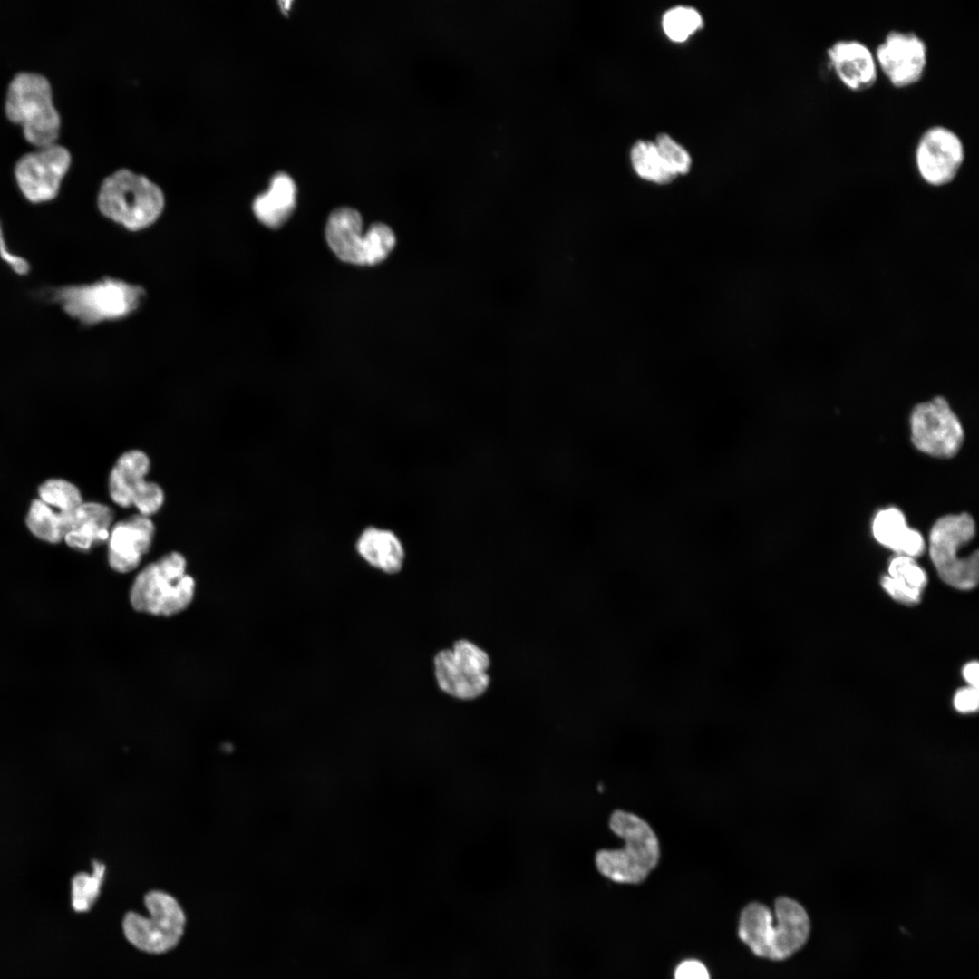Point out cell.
<instances>
[{
    "mask_svg": "<svg viewBox=\"0 0 979 979\" xmlns=\"http://www.w3.org/2000/svg\"><path fill=\"white\" fill-rule=\"evenodd\" d=\"M809 931V918L802 906L780 897L775 900L773 913L759 902L747 905L740 916L738 935L755 955L781 961L805 945Z\"/></svg>",
    "mask_w": 979,
    "mask_h": 979,
    "instance_id": "cell-1",
    "label": "cell"
},
{
    "mask_svg": "<svg viewBox=\"0 0 979 979\" xmlns=\"http://www.w3.org/2000/svg\"><path fill=\"white\" fill-rule=\"evenodd\" d=\"M609 828L623 838L625 847L597 851L595 857L597 870L616 883L643 882L660 858V846L654 831L637 815L620 809L611 814Z\"/></svg>",
    "mask_w": 979,
    "mask_h": 979,
    "instance_id": "cell-2",
    "label": "cell"
},
{
    "mask_svg": "<svg viewBox=\"0 0 979 979\" xmlns=\"http://www.w3.org/2000/svg\"><path fill=\"white\" fill-rule=\"evenodd\" d=\"M82 325H93L123 319L134 313L145 298V290L116 278L91 284L63 286L48 290L46 296Z\"/></svg>",
    "mask_w": 979,
    "mask_h": 979,
    "instance_id": "cell-3",
    "label": "cell"
},
{
    "mask_svg": "<svg viewBox=\"0 0 979 979\" xmlns=\"http://www.w3.org/2000/svg\"><path fill=\"white\" fill-rule=\"evenodd\" d=\"M195 589V580L187 573L186 558L172 551L137 574L131 586L130 602L138 612L170 616L190 605Z\"/></svg>",
    "mask_w": 979,
    "mask_h": 979,
    "instance_id": "cell-4",
    "label": "cell"
},
{
    "mask_svg": "<svg viewBox=\"0 0 979 979\" xmlns=\"http://www.w3.org/2000/svg\"><path fill=\"white\" fill-rule=\"evenodd\" d=\"M97 205L107 218L137 231L148 228L160 218L165 199L161 189L150 179L122 169L102 181Z\"/></svg>",
    "mask_w": 979,
    "mask_h": 979,
    "instance_id": "cell-5",
    "label": "cell"
},
{
    "mask_svg": "<svg viewBox=\"0 0 979 979\" xmlns=\"http://www.w3.org/2000/svg\"><path fill=\"white\" fill-rule=\"evenodd\" d=\"M5 111L11 121L22 126L24 138L33 145L42 148L56 143L61 119L45 76L16 73L7 88Z\"/></svg>",
    "mask_w": 979,
    "mask_h": 979,
    "instance_id": "cell-6",
    "label": "cell"
},
{
    "mask_svg": "<svg viewBox=\"0 0 979 979\" xmlns=\"http://www.w3.org/2000/svg\"><path fill=\"white\" fill-rule=\"evenodd\" d=\"M974 534V520L966 512L939 518L930 531L931 560L940 578L957 589H972L978 582V551L966 557L957 556L960 548L969 543Z\"/></svg>",
    "mask_w": 979,
    "mask_h": 979,
    "instance_id": "cell-7",
    "label": "cell"
},
{
    "mask_svg": "<svg viewBox=\"0 0 979 979\" xmlns=\"http://www.w3.org/2000/svg\"><path fill=\"white\" fill-rule=\"evenodd\" d=\"M360 213L351 208L334 209L328 218L326 241L344 262L360 266H373L383 261L393 250L396 238L390 227L383 223L373 224L363 232Z\"/></svg>",
    "mask_w": 979,
    "mask_h": 979,
    "instance_id": "cell-8",
    "label": "cell"
},
{
    "mask_svg": "<svg viewBox=\"0 0 979 979\" xmlns=\"http://www.w3.org/2000/svg\"><path fill=\"white\" fill-rule=\"evenodd\" d=\"M432 664L438 688L451 698L472 701L490 685V657L470 640L458 639L451 647L438 651Z\"/></svg>",
    "mask_w": 979,
    "mask_h": 979,
    "instance_id": "cell-9",
    "label": "cell"
},
{
    "mask_svg": "<svg viewBox=\"0 0 979 979\" xmlns=\"http://www.w3.org/2000/svg\"><path fill=\"white\" fill-rule=\"evenodd\" d=\"M144 904L149 916L135 912L125 915L123 932L128 941L138 949L161 954L173 948L179 941L185 915L177 899L167 892L152 890L146 894Z\"/></svg>",
    "mask_w": 979,
    "mask_h": 979,
    "instance_id": "cell-10",
    "label": "cell"
},
{
    "mask_svg": "<svg viewBox=\"0 0 979 979\" xmlns=\"http://www.w3.org/2000/svg\"><path fill=\"white\" fill-rule=\"evenodd\" d=\"M911 441L920 451L936 458H951L964 441L962 424L943 397H935L914 408L910 417Z\"/></svg>",
    "mask_w": 979,
    "mask_h": 979,
    "instance_id": "cell-11",
    "label": "cell"
},
{
    "mask_svg": "<svg viewBox=\"0 0 979 979\" xmlns=\"http://www.w3.org/2000/svg\"><path fill=\"white\" fill-rule=\"evenodd\" d=\"M71 164L70 151L53 143L23 155L15 163V177L26 199L42 203L55 198Z\"/></svg>",
    "mask_w": 979,
    "mask_h": 979,
    "instance_id": "cell-12",
    "label": "cell"
},
{
    "mask_svg": "<svg viewBox=\"0 0 979 979\" xmlns=\"http://www.w3.org/2000/svg\"><path fill=\"white\" fill-rule=\"evenodd\" d=\"M964 147L952 130L935 125L920 136L915 152L916 165L921 178L929 185L940 187L950 183L964 161Z\"/></svg>",
    "mask_w": 979,
    "mask_h": 979,
    "instance_id": "cell-13",
    "label": "cell"
},
{
    "mask_svg": "<svg viewBox=\"0 0 979 979\" xmlns=\"http://www.w3.org/2000/svg\"><path fill=\"white\" fill-rule=\"evenodd\" d=\"M875 59L894 87L905 88L922 78L927 62V48L916 33L892 30L877 45Z\"/></svg>",
    "mask_w": 979,
    "mask_h": 979,
    "instance_id": "cell-14",
    "label": "cell"
},
{
    "mask_svg": "<svg viewBox=\"0 0 979 979\" xmlns=\"http://www.w3.org/2000/svg\"><path fill=\"white\" fill-rule=\"evenodd\" d=\"M155 526L149 517L134 514L114 523L110 530L108 562L117 573H129L141 564L151 546Z\"/></svg>",
    "mask_w": 979,
    "mask_h": 979,
    "instance_id": "cell-15",
    "label": "cell"
},
{
    "mask_svg": "<svg viewBox=\"0 0 979 979\" xmlns=\"http://www.w3.org/2000/svg\"><path fill=\"white\" fill-rule=\"evenodd\" d=\"M829 64L843 84L853 92L871 88L877 78V62L868 47L858 40H838L826 51Z\"/></svg>",
    "mask_w": 979,
    "mask_h": 979,
    "instance_id": "cell-16",
    "label": "cell"
},
{
    "mask_svg": "<svg viewBox=\"0 0 979 979\" xmlns=\"http://www.w3.org/2000/svg\"><path fill=\"white\" fill-rule=\"evenodd\" d=\"M355 549L364 562L383 573L394 575L404 566V547L392 530L376 527L364 528L355 542Z\"/></svg>",
    "mask_w": 979,
    "mask_h": 979,
    "instance_id": "cell-17",
    "label": "cell"
},
{
    "mask_svg": "<svg viewBox=\"0 0 979 979\" xmlns=\"http://www.w3.org/2000/svg\"><path fill=\"white\" fill-rule=\"evenodd\" d=\"M114 513L105 504L83 502L73 511L72 528L64 537L68 546L89 550L108 540Z\"/></svg>",
    "mask_w": 979,
    "mask_h": 979,
    "instance_id": "cell-18",
    "label": "cell"
},
{
    "mask_svg": "<svg viewBox=\"0 0 979 979\" xmlns=\"http://www.w3.org/2000/svg\"><path fill=\"white\" fill-rule=\"evenodd\" d=\"M872 531L881 545L897 555L915 558L925 551L923 536L908 527L904 513L897 508L889 507L879 510L873 519Z\"/></svg>",
    "mask_w": 979,
    "mask_h": 979,
    "instance_id": "cell-19",
    "label": "cell"
},
{
    "mask_svg": "<svg viewBox=\"0 0 979 979\" xmlns=\"http://www.w3.org/2000/svg\"><path fill=\"white\" fill-rule=\"evenodd\" d=\"M296 187L292 178L284 172L276 173L268 189L253 201L254 215L263 225L277 228L285 224L296 208Z\"/></svg>",
    "mask_w": 979,
    "mask_h": 979,
    "instance_id": "cell-20",
    "label": "cell"
},
{
    "mask_svg": "<svg viewBox=\"0 0 979 979\" xmlns=\"http://www.w3.org/2000/svg\"><path fill=\"white\" fill-rule=\"evenodd\" d=\"M631 161L642 179L657 184H667L675 177L664 162L655 143L639 141L632 148Z\"/></svg>",
    "mask_w": 979,
    "mask_h": 979,
    "instance_id": "cell-21",
    "label": "cell"
},
{
    "mask_svg": "<svg viewBox=\"0 0 979 979\" xmlns=\"http://www.w3.org/2000/svg\"><path fill=\"white\" fill-rule=\"evenodd\" d=\"M92 873L79 872L72 878L71 901L76 912H86L97 900L104 880L106 866L93 860Z\"/></svg>",
    "mask_w": 979,
    "mask_h": 979,
    "instance_id": "cell-22",
    "label": "cell"
},
{
    "mask_svg": "<svg viewBox=\"0 0 979 979\" xmlns=\"http://www.w3.org/2000/svg\"><path fill=\"white\" fill-rule=\"evenodd\" d=\"M26 525L35 537L50 543L60 542L65 536L61 513L55 512L41 499H34L31 503Z\"/></svg>",
    "mask_w": 979,
    "mask_h": 979,
    "instance_id": "cell-23",
    "label": "cell"
},
{
    "mask_svg": "<svg viewBox=\"0 0 979 979\" xmlns=\"http://www.w3.org/2000/svg\"><path fill=\"white\" fill-rule=\"evenodd\" d=\"M40 499L50 507L59 509L61 512H70L83 503L79 489L73 483L53 479L44 482L39 488Z\"/></svg>",
    "mask_w": 979,
    "mask_h": 979,
    "instance_id": "cell-24",
    "label": "cell"
},
{
    "mask_svg": "<svg viewBox=\"0 0 979 979\" xmlns=\"http://www.w3.org/2000/svg\"><path fill=\"white\" fill-rule=\"evenodd\" d=\"M703 25L700 14L692 7L678 6L667 11L663 18L666 35L674 42H683Z\"/></svg>",
    "mask_w": 979,
    "mask_h": 979,
    "instance_id": "cell-25",
    "label": "cell"
},
{
    "mask_svg": "<svg viewBox=\"0 0 979 979\" xmlns=\"http://www.w3.org/2000/svg\"><path fill=\"white\" fill-rule=\"evenodd\" d=\"M887 576L920 593L927 583L926 572L918 566L915 558L902 555H897L890 560Z\"/></svg>",
    "mask_w": 979,
    "mask_h": 979,
    "instance_id": "cell-26",
    "label": "cell"
},
{
    "mask_svg": "<svg viewBox=\"0 0 979 979\" xmlns=\"http://www.w3.org/2000/svg\"><path fill=\"white\" fill-rule=\"evenodd\" d=\"M131 486H135L145 480L150 469L149 456L141 450H130L117 459L112 467Z\"/></svg>",
    "mask_w": 979,
    "mask_h": 979,
    "instance_id": "cell-27",
    "label": "cell"
},
{
    "mask_svg": "<svg viewBox=\"0 0 979 979\" xmlns=\"http://www.w3.org/2000/svg\"><path fill=\"white\" fill-rule=\"evenodd\" d=\"M164 499V491L159 484L143 480L133 490L131 506L138 514L150 518L160 509Z\"/></svg>",
    "mask_w": 979,
    "mask_h": 979,
    "instance_id": "cell-28",
    "label": "cell"
},
{
    "mask_svg": "<svg viewBox=\"0 0 979 979\" xmlns=\"http://www.w3.org/2000/svg\"><path fill=\"white\" fill-rule=\"evenodd\" d=\"M656 148L674 177L685 174L691 167L688 152L667 134H660L655 142Z\"/></svg>",
    "mask_w": 979,
    "mask_h": 979,
    "instance_id": "cell-29",
    "label": "cell"
},
{
    "mask_svg": "<svg viewBox=\"0 0 979 979\" xmlns=\"http://www.w3.org/2000/svg\"><path fill=\"white\" fill-rule=\"evenodd\" d=\"M132 494L133 487L111 468L109 475V495L111 500L121 508H129L131 506Z\"/></svg>",
    "mask_w": 979,
    "mask_h": 979,
    "instance_id": "cell-30",
    "label": "cell"
},
{
    "mask_svg": "<svg viewBox=\"0 0 979 979\" xmlns=\"http://www.w3.org/2000/svg\"><path fill=\"white\" fill-rule=\"evenodd\" d=\"M881 586L892 598L898 602L914 605L920 601L922 593L897 582L889 576L882 577Z\"/></svg>",
    "mask_w": 979,
    "mask_h": 979,
    "instance_id": "cell-31",
    "label": "cell"
},
{
    "mask_svg": "<svg viewBox=\"0 0 979 979\" xmlns=\"http://www.w3.org/2000/svg\"><path fill=\"white\" fill-rule=\"evenodd\" d=\"M954 706L963 713L975 712L979 706L978 688L968 686L958 690L954 697Z\"/></svg>",
    "mask_w": 979,
    "mask_h": 979,
    "instance_id": "cell-32",
    "label": "cell"
},
{
    "mask_svg": "<svg viewBox=\"0 0 979 979\" xmlns=\"http://www.w3.org/2000/svg\"><path fill=\"white\" fill-rule=\"evenodd\" d=\"M0 257L18 275H25L29 271L28 262L20 256L13 254L8 247H5L4 231L0 223Z\"/></svg>",
    "mask_w": 979,
    "mask_h": 979,
    "instance_id": "cell-33",
    "label": "cell"
},
{
    "mask_svg": "<svg viewBox=\"0 0 979 979\" xmlns=\"http://www.w3.org/2000/svg\"><path fill=\"white\" fill-rule=\"evenodd\" d=\"M674 979H710L706 967L696 960L684 961L678 965Z\"/></svg>",
    "mask_w": 979,
    "mask_h": 979,
    "instance_id": "cell-34",
    "label": "cell"
},
{
    "mask_svg": "<svg viewBox=\"0 0 979 979\" xmlns=\"http://www.w3.org/2000/svg\"><path fill=\"white\" fill-rule=\"evenodd\" d=\"M979 664L977 662H970L964 665L963 675L969 686L978 688Z\"/></svg>",
    "mask_w": 979,
    "mask_h": 979,
    "instance_id": "cell-35",
    "label": "cell"
}]
</instances>
